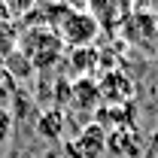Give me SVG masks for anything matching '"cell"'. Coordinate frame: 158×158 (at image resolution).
I'll use <instances>...</instances> for the list:
<instances>
[{
	"mask_svg": "<svg viewBox=\"0 0 158 158\" xmlns=\"http://www.w3.org/2000/svg\"><path fill=\"white\" fill-rule=\"evenodd\" d=\"M98 91L103 106H125L134 98V85H131L128 73H122V70H106L98 82Z\"/></svg>",
	"mask_w": 158,
	"mask_h": 158,
	"instance_id": "277c9868",
	"label": "cell"
},
{
	"mask_svg": "<svg viewBox=\"0 0 158 158\" xmlns=\"http://www.w3.org/2000/svg\"><path fill=\"white\" fill-rule=\"evenodd\" d=\"M100 61V52L98 49H73V55H70V64H73V70H76V76L88 79V73H94V67H98Z\"/></svg>",
	"mask_w": 158,
	"mask_h": 158,
	"instance_id": "52a82bcc",
	"label": "cell"
},
{
	"mask_svg": "<svg viewBox=\"0 0 158 158\" xmlns=\"http://www.w3.org/2000/svg\"><path fill=\"white\" fill-rule=\"evenodd\" d=\"M61 122H64V118H61V113H46V116H43V125H40V131H43L46 137H58L61 128H64Z\"/></svg>",
	"mask_w": 158,
	"mask_h": 158,
	"instance_id": "ba28073f",
	"label": "cell"
},
{
	"mask_svg": "<svg viewBox=\"0 0 158 158\" xmlns=\"http://www.w3.org/2000/svg\"><path fill=\"white\" fill-rule=\"evenodd\" d=\"M122 31V40L134 49H143V52H152L158 40V12L149 9V6H131L128 15L118 24Z\"/></svg>",
	"mask_w": 158,
	"mask_h": 158,
	"instance_id": "7a4b0ae2",
	"label": "cell"
},
{
	"mask_svg": "<svg viewBox=\"0 0 158 158\" xmlns=\"http://www.w3.org/2000/svg\"><path fill=\"white\" fill-rule=\"evenodd\" d=\"M19 49L34 70H49L64 55L61 37L55 31H49V27H24L21 37H19Z\"/></svg>",
	"mask_w": 158,
	"mask_h": 158,
	"instance_id": "6da1fadb",
	"label": "cell"
},
{
	"mask_svg": "<svg viewBox=\"0 0 158 158\" xmlns=\"http://www.w3.org/2000/svg\"><path fill=\"white\" fill-rule=\"evenodd\" d=\"M55 34H58L61 43L70 46V49H88V46L98 40L100 24H98V19L88 12V6H82V9H79V6H70V12L61 19Z\"/></svg>",
	"mask_w": 158,
	"mask_h": 158,
	"instance_id": "3957f363",
	"label": "cell"
},
{
	"mask_svg": "<svg viewBox=\"0 0 158 158\" xmlns=\"http://www.w3.org/2000/svg\"><path fill=\"white\" fill-rule=\"evenodd\" d=\"M73 103L82 106V110H94L100 103L98 82H94V79H79L76 85H73Z\"/></svg>",
	"mask_w": 158,
	"mask_h": 158,
	"instance_id": "8992f818",
	"label": "cell"
},
{
	"mask_svg": "<svg viewBox=\"0 0 158 158\" xmlns=\"http://www.w3.org/2000/svg\"><path fill=\"white\" fill-rule=\"evenodd\" d=\"M9 137H12V116L6 106H0V149L9 143Z\"/></svg>",
	"mask_w": 158,
	"mask_h": 158,
	"instance_id": "9c48e42d",
	"label": "cell"
},
{
	"mask_svg": "<svg viewBox=\"0 0 158 158\" xmlns=\"http://www.w3.org/2000/svg\"><path fill=\"white\" fill-rule=\"evenodd\" d=\"M103 149H106V134H103L100 125H88L76 140V152L82 158H100Z\"/></svg>",
	"mask_w": 158,
	"mask_h": 158,
	"instance_id": "5b68a950",
	"label": "cell"
}]
</instances>
